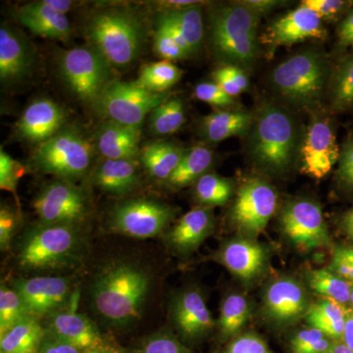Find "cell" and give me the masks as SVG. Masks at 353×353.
Returning a JSON list of instances; mask_svg holds the SVG:
<instances>
[{"label":"cell","instance_id":"7","mask_svg":"<svg viewBox=\"0 0 353 353\" xmlns=\"http://www.w3.org/2000/svg\"><path fill=\"white\" fill-rule=\"evenodd\" d=\"M92 157V145L82 132L75 128L64 127L52 138L41 143L34 160L44 173L69 181L85 175Z\"/></svg>","mask_w":353,"mask_h":353},{"label":"cell","instance_id":"59","mask_svg":"<svg viewBox=\"0 0 353 353\" xmlns=\"http://www.w3.org/2000/svg\"><path fill=\"white\" fill-rule=\"evenodd\" d=\"M334 252L338 253V254L341 255V256L345 257L350 261L353 262V248H347V246H341V248H334Z\"/></svg>","mask_w":353,"mask_h":353},{"label":"cell","instance_id":"11","mask_svg":"<svg viewBox=\"0 0 353 353\" xmlns=\"http://www.w3.org/2000/svg\"><path fill=\"white\" fill-rule=\"evenodd\" d=\"M34 209L44 224L78 225L87 216L88 199L82 189L61 179L39 192Z\"/></svg>","mask_w":353,"mask_h":353},{"label":"cell","instance_id":"46","mask_svg":"<svg viewBox=\"0 0 353 353\" xmlns=\"http://www.w3.org/2000/svg\"><path fill=\"white\" fill-rule=\"evenodd\" d=\"M226 353H274L261 338L254 334L239 336L228 347Z\"/></svg>","mask_w":353,"mask_h":353},{"label":"cell","instance_id":"33","mask_svg":"<svg viewBox=\"0 0 353 353\" xmlns=\"http://www.w3.org/2000/svg\"><path fill=\"white\" fill-rule=\"evenodd\" d=\"M329 94L336 111L353 108V53L343 58L330 76Z\"/></svg>","mask_w":353,"mask_h":353},{"label":"cell","instance_id":"13","mask_svg":"<svg viewBox=\"0 0 353 353\" xmlns=\"http://www.w3.org/2000/svg\"><path fill=\"white\" fill-rule=\"evenodd\" d=\"M284 233L297 248L315 250L329 245L330 236L321 208L311 201L292 202L282 215Z\"/></svg>","mask_w":353,"mask_h":353},{"label":"cell","instance_id":"37","mask_svg":"<svg viewBox=\"0 0 353 353\" xmlns=\"http://www.w3.org/2000/svg\"><path fill=\"white\" fill-rule=\"evenodd\" d=\"M250 317V304L241 294H230L221 305L219 328L224 336H232L245 326Z\"/></svg>","mask_w":353,"mask_h":353},{"label":"cell","instance_id":"51","mask_svg":"<svg viewBox=\"0 0 353 353\" xmlns=\"http://www.w3.org/2000/svg\"><path fill=\"white\" fill-rule=\"evenodd\" d=\"M212 78L214 79V83H217L226 94L230 95V97H238V95L243 92V90L225 74L222 68L215 70L212 73Z\"/></svg>","mask_w":353,"mask_h":353},{"label":"cell","instance_id":"52","mask_svg":"<svg viewBox=\"0 0 353 353\" xmlns=\"http://www.w3.org/2000/svg\"><path fill=\"white\" fill-rule=\"evenodd\" d=\"M222 69L223 71L225 72V74H226L243 92V90H248V83H248V77H246V74L243 69L239 68V67L232 66V65H225V66L222 67Z\"/></svg>","mask_w":353,"mask_h":353},{"label":"cell","instance_id":"42","mask_svg":"<svg viewBox=\"0 0 353 353\" xmlns=\"http://www.w3.org/2000/svg\"><path fill=\"white\" fill-rule=\"evenodd\" d=\"M25 168L17 160L13 159L3 150H0V188L16 196L17 185Z\"/></svg>","mask_w":353,"mask_h":353},{"label":"cell","instance_id":"2","mask_svg":"<svg viewBox=\"0 0 353 353\" xmlns=\"http://www.w3.org/2000/svg\"><path fill=\"white\" fill-rule=\"evenodd\" d=\"M250 154L265 171L282 174L292 168L301 153L296 120L285 109L264 104L253 120Z\"/></svg>","mask_w":353,"mask_h":353},{"label":"cell","instance_id":"48","mask_svg":"<svg viewBox=\"0 0 353 353\" xmlns=\"http://www.w3.org/2000/svg\"><path fill=\"white\" fill-rule=\"evenodd\" d=\"M17 215L8 206L0 209V246L2 250H7L17 228Z\"/></svg>","mask_w":353,"mask_h":353},{"label":"cell","instance_id":"43","mask_svg":"<svg viewBox=\"0 0 353 353\" xmlns=\"http://www.w3.org/2000/svg\"><path fill=\"white\" fill-rule=\"evenodd\" d=\"M139 353H194L169 334H155L141 345Z\"/></svg>","mask_w":353,"mask_h":353},{"label":"cell","instance_id":"53","mask_svg":"<svg viewBox=\"0 0 353 353\" xmlns=\"http://www.w3.org/2000/svg\"><path fill=\"white\" fill-rule=\"evenodd\" d=\"M240 3L248 7L257 15H260L272 10L274 7L278 6L280 2L275 0H246V1H241Z\"/></svg>","mask_w":353,"mask_h":353},{"label":"cell","instance_id":"31","mask_svg":"<svg viewBox=\"0 0 353 353\" xmlns=\"http://www.w3.org/2000/svg\"><path fill=\"white\" fill-rule=\"evenodd\" d=\"M213 162V153L205 146H194L183 152L182 159L166 181L168 187L183 189L192 183H196L206 174Z\"/></svg>","mask_w":353,"mask_h":353},{"label":"cell","instance_id":"30","mask_svg":"<svg viewBox=\"0 0 353 353\" xmlns=\"http://www.w3.org/2000/svg\"><path fill=\"white\" fill-rule=\"evenodd\" d=\"M347 316L343 304L328 299L313 304L306 310V321L311 328L319 330L334 340L343 339Z\"/></svg>","mask_w":353,"mask_h":353},{"label":"cell","instance_id":"27","mask_svg":"<svg viewBox=\"0 0 353 353\" xmlns=\"http://www.w3.org/2000/svg\"><path fill=\"white\" fill-rule=\"evenodd\" d=\"M253 120L252 114L243 111H215L201 118V134L210 143H219L245 134L252 129Z\"/></svg>","mask_w":353,"mask_h":353},{"label":"cell","instance_id":"36","mask_svg":"<svg viewBox=\"0 0 353 353\" xmlns=\"http://www.w3.org/2000/svg\"><path fill=\"white\" fill-rule=\"evenodd\" d=\"M185 122V106L176 97L167 99L150 113V131L158 136H167L178 132Z\"/></svg>","mask_w":353,"mask_h":353},{"label":"cell","instance_id":"28","mask_svg":"<svg viewBox=\"0 0 353 353\" xmlns=\"http://www.w3.org/2000/svg\"><path fill=\"white\" fill-rule=\"evenodd\" d=\"M183 152L182 148L167 141L146 145L139 153L141 163L152 178L166 182L176 170Z\"/></svg>","mask_w":353,"mask_h":353},{"label":"cell","instance_id":"9","mask_svg":"<svg viewBox=\"0 0 353 353\" xmlns=\"http://www.w3.org/2000/svg\"><path fill=\"white\" fill-rule=\"evenodd\" d=\"M167 99L166 92H150L137 82L112 80L92 106L106 121L141 128L145 116Z\"/></svg>","mask_w":353,"mask_h":353},{"label":"cell","instance_id":"21","mask_svg":"<svg viewBox=\"0 0 353 353\" xmlns=\"http://www.w3.org/2000/svg\"><path fill=\"white\" fill-rule=\"evenodd\" d=\"M265 307L276 321H296L306 310L305 292L292 279H279L267 289Z\"/></svg>","mask_w":353,"mask_h":353},{"label":"cell","instance_id":"24","mask_svg":"<svg viewBox=\"0 0 353 353\" xmlns=\"http://www.w3.org/2000/svg\"><path fill=\"white\" fill-rule=\"evenodd\" d=\"M213 215L208 208H194L178 221L167 234L169 245L179 252H190L201 245L212 231Z\"/></svg>","mask_w":353,"mask_h":353},{"label":"cell","instance_id":"47","mask_svg":"<svg viewBox=\"0 0 353 353\" xmlns=\"http://www.w3.org/2000/svg\"><path fill=\"white\" fill-rule=\"evenodd\" d=\"M338 178L347 189L353 190V136L348 138L341 148Z\"/></svg>","mask_w":353,"mask_h":353},{"label":"cell","instance_id":"58","mask_svg":"<svg viewBox=\"0 0 353 353\" xmlns=\"http://www.w3.org/2000/svg\"><path fill=\"white\" fill-rule=\"evenodd\" d=\"M325 353H353L345 343H332L331 347Z\"/></svg>","mask_w":353,"mask_h":353},{"label":"cell","instance_id":"40","mask_svg":"<svg viewBox=\"0 0 353 353\" xmlns=\"http://www.w3.org/2000/svg\"><path fill=\"white\" fill-rule=\"evenodd\" d=\"M154 51L158 57L166 61L190 57L188 51L176 41L170 30L160 21H158V27L155 32Z\"/></svg>","mask_w":353,"mask_h":353},{"label":"cell","instance_id":"22","mask_svg":"<svg viewBox=\"0 0 353 353\" xmlns=\"http://www.w3.org/2000/svg\"><path fill=\"white\" fill-rule=\"evenodd\" d=\"M173 320L176 328L185 336L196 338L214 327V320L203 296L197 290H188L176 299Z\"/></svg>","mask_w":353,"mask_h":353},{"label":"cell","instance_id":"35","mask_svg":"<svg viewBox=\"0 0 353 353\" xmlns=\"http://www.w3.org/2000/svg\"><path fill=\"white\" fill-rule=\"evenodd\" d=\"M183 71L171 61L155 62L145 65L137 83L150 92L163 94L182 78Z\"/></svg>","mask_w":353,"mask_h":353},{"label":"cell","instance_id":"17","mask_svg":"<svg viewBox=\"0 0 353 353\" xmlns=\"http://www.w3.org/2000/svg\"><path fill=\"white\" fill-rule=\"evenodd\" d=\"M65 121L66 112L57 102L37 99L25 109L16 124V132L25 141L43 143L63 129Z\"/></svg>","mask_w":353,"mask_h":353},{"label":"cell","instance_id":"49","mask_svg":"<svg viewBox=\"0 0 353 353\" xmlns=\"http://www.w3.org/2000/svg\"><path fill=\"white\" fill-rule=\"evenodd\" d=\"M38 353H82V352L48 334L43 339Z\"/></svg>","mask_w":353,"mask_h":353},{"label":"cell","instance_id":"44","mask_svg":"<svg viewBox=\"0 0 353 353\" xmlns=\"http://www.w3.org/2000/svg\"><path fill=\"white\" fill-rule=\"evenodd\" d=\"M194 95L199 101L216 108H225L234 105V97H230L216 83H201L196 85Z\"/></svg>","mask_w":353,"mask_h":353},{"label":"cell","instance_id":"29","mask_svg":"<svg viewBox=\"0 0 353 353\" xmlns=\"http://www.w3.org/2000/svg\"><path fill=\"white\" fill-rule=\"evenodd\" d=\"M43 339L38 318L30 316L0 336V353H38Z\"/></svg>","mask_w":353,"mask_h":353},{"label":"cell","instance_id":"6","mask_svg":"<svg viewBox=\"0 0 353 353\" xmlns=\"http://www.w3.org/2000/svg\"><path fill=\"white\" fill-rule=\"evenodd\" d=\"M330 76L325 58L319 53L306 51L279 64L272 73L271 82L288 101L309 106L320 101Z\"/></svg>","mask_w":353,"mask_h":353},{"label":"cell","instance_id":"18","mask_svg":"<svg viewBox=\"0 0 353 353\" xmlns=\"http://www.w3.org/2000/svg\"><path fill=\"white\" fill-rule=\"evenodd\" d=\"M48 333L57 340L78 348L81 352L104 343L94 323L75 311L53 313L48 322Z\"/></svg>","mask_w":353,"mask_h":353},{"label":"cell","instance_id":"50","mask_svg":"<svg viewBox=\"0 0 353 353\" xmlns=\"http://www.w3.org/2000/svg\"><path fill=\"white\" fill-rule=\"evenodd\" d=\"M339 43L343 48L352 46L353 43V8L345 16L338 30Z\"/></svg>","mask_w":353,"mask_h":353},{"label":"cell","instance_id":"3","mask_svg":"<svg viewBox=\"0 0 353 353\" xmlns=\"http://www.w3.org/2000/svg\"><path fill=\"white\" fill-rule=\"evenodd\" d=\"M259 15L239 3L213 9L209 16V43L218 59L241 69L250 68L259 55Z\"/></svg>","mask_w":353,"mask_h":353},{"label":"cell","instance_id":"61","mask_svg":"<svg viewBox=\"0 0 353 353\" xmlns=\"http://www.w3.org/2000/svg\"><path fill=\"white\" fill-rule=\"evenodd\" d=\"M352 48H353V43H352Z\"/></svg>","mask_w":353,"mask_h":353},{"label":"cell","instance_id":"26","mask_svg":"<svg viewBox=\"0 0 353 353\" xmlns=\"http://www.w3.org/2000/svg\"><path fill=\"white\" fill-rule=\"evenodd\" d=\"M94 182L108 194L124 196L138 187V168L134 160L105 159L95 170Z\"/></svg>","mask_w":353,"mask_h":353},{"label":"cell","instance_id":"41","mask_svg":"<svg viewBox=\"0 0 353 353\" xmlns=\"http://www.w3.org/2000/svg\"><path fill=\"white\" fill-rule=\"evenodd\" d=\"M331 340L319 330H303L292 341V353H325L331 347Z\"/></svg>","mask_w":353,"mask_h":353},{"label":"cell","instance_id":"10","mask_svg":"<svg viewBox=\"0 0 353 353\" xmlns=\"http://www.w3.org/2000/svg\"><path fill=\"white\" fill-rule=\"evenodd\" d=\"M172 209L154 199H134L118 204L111 212L109 225L115 233L132 238H154L168 226Z\"/></svg>","mask_w":353,"mask_h":353},{"label":"cell","instance_id":"34","mask_svg":"<svg viewBox=\"0 0 353 353\" xmlns=\"http://www.w3.org/2000/svg\"><path fill=\"white\" fill-rule=\"evenodd\" d=\"M309 285L317 294L341 304L350 301L353 285L329 269H316L309 272Z\"/></svg>","mask_w":353,"mask_h":353},{"label":"cell","instance_id":"25","mask_svg":"<svg viewBox=\"0 0 353 353\" xmlns=\"http://www.w3.org/2000/svg\"><path fill=\"white\" fill-rule=\"evenodd\" d=\"M219 257L228 270L245 281L257 277L266 263L264 248L245 240L230 241L221 250Z\"/></svg>","mask_w":353,"mask_h":353},{"label":"cell","instance_id":"4","mask_svg":"<svg viewBox=\"0 0 353 353\" xmlns=\"http://www.w3.org/2000/svg\"><path fill=\"white\" fill-rule=\"evenodd\" d=\"M83 250L85 241L77 225L41 223L26 232L18 260L27 270H54L75 265Z\"/></svg>","mask_w":353,"mask_h":353},{"label":"cell","instance_id":"5","mask_svg":"<svg viewBox=\"0 0 353 353\" xmlns=\"http://www.w3.org/2000/svg\"><path fill=\"white\" fill-rule=\"evenodd\" d=\"M85 36L90 46L101 52L109 63L125 67L141 53L145 30L134 14L124 9L108 8L90 17Z\"/></svg>","mask_w":353,"mask_h":353},{"label":"cell","instance_id":"1","mask_svg":"<svg viewBox=\"0 0 353 353\" xmlns=\"http://www.w3.org/2000/svg\"><path fill=\"white\" fill-rule=\"evenodd\" d=\"M150 283V274L138 265L124 261L110 264L92 284L95 310L114 327L129 326L141 318Z\"/></svg>","mask_w":353,"mask_h":353},{"label":"cell","instance_id":"39","mask_svg":"<svg viewBox=\"0 0 353 353\" xmlns=\"http://www.w3.org/2000/svg\"><path fill=\"white\" fill-rule=\"evenodd\" d=\"M29 312L15 290L7 285L0 289V336L30 317Z\"/></svg>","mask_w":353,"mask_h":353},{"label":"cell","instance_id":"45","mask_svg":"<svg viewBox=\"0 0 353 353\" xmlns=\"http://www.w3.org/2000/svg\"><path fill=\"white\" fill-rule=\"evenodd\" d=\"M352 3V1L341 0H305L301 2L303 6L314 11L321 19H334L339 17L343 12H347Z\"/></svg>","mask_w":353,"mask_h":353},{"label":"cell","instance_id":"55","mask_svg":"<svg viewBox=\"0 0 353 353\" xmlns=\"http://www.w3.org/2000/svg\"><path fill=\"white\" fill-rule=\"evenodd\" d=\"M343 340V343L353 352V312L347 313Z\"/></svg>","mask_w":353,"mask_h":353},{"label":"cell","instance_id":"16","mask_svg":"<svg viewBox=\"0 0 353 353\" xmlns=\"http://www.w3.org/2000/svg\"><path fill=\"white\" fill-rule=\"evenodd\" d=\"M34 50L24 34L8 25L0 29V80L2 85L20 82L31 74Z\"/></svg>","mask_w":353,"mask_h":353},{"label":"cell","instance_id":"57","mask_svg":"<svg viewBox=\"0 0 353 353\" xmlns=\"http://www.w3.org/2000/svg\"><path fill=\"white\" fill-rule=\"evenodd\" d=\"M82 353H123L122 350H119V348L114 347L112 345H99V347H95L92 348H90V350H83Z\"/></svg>","mask_w":353,"mask_h":353},{"label":"cell","instance_id":"15","mask_svg":"<svg viewBox=\"0 0 353 353\" xmlns=\"http://www.w3.org/2000/svg\"><path fill=\"white\" fill-rule=\"evenodd\" d=\"M13 289L29 314L39 318L57 312L71 294V282L66 277L38 276L15 281Z\"/></svg>","mask_w":353,"mask_h":353},{"label":"cell","instance_id":"23","mask_svg":"<svg viewBox=\"0 0 353 353\" xmlns=\"http://www.w3.org/2000/svg\"><path fill=\"white\" fill-rule=\"evenodd\" d=\"M16 18L37 36L58 41H68L71 37V25L66 15L53 10L44 1L20 7Z\"/></svg>","mask_w":353,"mask_h":353},{"label":"cell","instance_id":"54","mask_svg":"<svg viewBox=\"0 0 353 353\" xmlns=\"http://www.w3.org/2000/svg\"><path fill=\"white\" fill-rule=\"evenodd\" d=\"M44 3L48 4L53 10L57 11L58 13L66 15L69 11L75 7L76 2L70 1V0H43Z\"/></svg>","mask_w":353,"mask_h":353},{"label":"cell","instance_id":"56","mask_svg":"<svg viewBox=\"0 0 353 353\" xmlns=\"http://www.w3.org/2000/svg\"><path fill=\"white\" fill-rule=\"evenodd\" d=\"M343 227L345 233L353 240V208L343 215Z\"/></svg>","mask_w":353,"mask_h":353},{"label":"cell","instance_id":"20","mask_svg":"<svg viewBox=\"0 0 353 353\" xmlns=\"http://www.w3.org/2000/svg\"><path fill=\"white\" fill-rule=\"evenodd\" d=\"M141 128L106 121L97 130L94 145L105 159L134 160L139 157Z\"/></svg>","mask_w":353,"mask_h":353},{"label":"cell","instance_id":"38","mask_svg":"<svg viewBox=\"0 0 353 353\" xmlns=\"http://www.w3.org/2000/svg\"><path fill=\"white\" fill-rule=\"evenodd\" d=\"M231 181L213 173H206L196 183V197L201 204L208 206L224 205L233 194Z\"/></svg>","mask_w":353,"mask_h":353},{"label":"cell","instance_id":"14","mask_svg":"<svg viewBox=\"0 0 353 353\" xmlns=\"http://www.w3.org/2000/svg\"><path fill=\"white\" fill-rule=\"evenodd\" d=\"M299 157L301 169L312 178L322 179L331 172L340 160L341 148L328 120L316 118L309 124Z\"/></svg>","mask_w":353,"mask_h":353},{"label":"cell","instance_id":"19","mask_svg":"<svg viewBox=\"0 0 353 353\" xmlns=\"http://www.w3.org/2000/svg\"><path fill=\"white\" fill-rule=\"evenodd\" d=\"M269 31L272 41L277 44H292L307 39H322L326 34L321 18L303 4L276 21Z\"/></svg>","mask_w":353,"mask_h":353},{"label":"cell","instance_id":"60","mask_svg":"<svg viewBox=\"0 0 353 353\" xmlns=\"http://www.w3.org/2000/svg\"><path fill=\"white\" fill-rule=\"evenodd\" d=\"M350 303H352V307H353V289L352 292V296H350Z\"/></svg>","mask_w":353,"mask_h":353},{"label":"cell","instance_id":"12","mask_svg":"<svg viewBox=\"0 0 353 353\" xmlns=\"http://www.w3.org/2000/svg\"><path fill=\"white\" fill-rule=\"evenodd\" d=\"M277 208V194L261 179H252L243 183L236 194L232 219L240 231L257 236L266 228Z\"/></svg>","mask_w":353,"mask_h":353},{"label":"cell","instance_id":"32","mask_svg":"<svg viewBox=\"0 0 353 353\" xmlns=\"http://www.w3.org/2000/svg\"><path fill=\"white\" fill-rule=\"evenodd\" d=\"M160 17L170 23L182 34L190 54L199 50L204 34L203 19L199 4L187 8L165 10Z\"/></svg>","mask_w":353,"mask_h":353},{"label":"cell","instance_id":"8","mask_svg":"<svg viewBox=\"0 0 353 353\" xmlns=\"http://www.w3.org/2000/svg\"><path fill=\"white\" fill-rule=\"evenodd\" d=\"M60 75L75 97L94 104L111 82V64L92 46L65 50L58 59Z\"/></svg>","mask_w":353,"mask_h":353}]
</instances>
